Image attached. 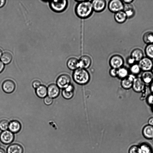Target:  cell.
Listing matches in <instances>:
<instances>
[{
    "label": "cell",
    "mask_w": 153,
    "mask_h": 153,
    "mask_svg": "<svg viewBox=\"0 0 153 153\" xmlns=\"http://www.w3.org/2000/svg\"><path fill=\"white\" fill-rule=\"evenodd\" d=\"M127 63L130 66L135 63L136 61L132 57L130 56L127 59Z\"/></svg>",
    "instance_id": "obj_38"
},
{
    "label": "cell",
    "mask_w": 153,
    "mask_h": 153,
    "mask_svg": "<svg viewBox=\"0 0 153 153\" xmlns=\"http://www.w3.org/2000/svg\"><path fill=\"white\" fill-rule=\"evenodd\" d=\"M32 86L34 89H36L41 85L40 81L38 80H35L32 82Z\"/></svg>",
    "instance_id": "obj_37"
},
{
    "label": "cell",
    "mask_w": 153,
    "mask_h": 153,
    "mask_svg": "<svg viewBox=\"0 0 153 153\" xmlns=\"http://www.w3.org/2000/svg\"><path fill=\"white\" fill-rule=\"evenodd\" d=\"M148 124L153 126V117H150L148 120Z\"/></svg>",
    "instance_id": "obj_40"
},
{
    "label": "cell",
    "mask_w": 153,
    "mask_h": 153,
    "mask_svg": "<svg viewBox=\"0 0 153 153\" xmlns=\"http://www.w3.org/2000/svg\"><path fill=\"white\" fill-rule=\"evenodd\" d=\"M93 10L100 12L103 11L106 6V2L103 0H95L91 1Z\"/></svg>",
    "instance_id": "obj_12"
},
{
    "label": "cell",
    "mask_w": 153,
    "mask_h": 153,
    "mask_svg": "<svg viewBox=\"0 0 153 153\" xmlns=\"http://www.w3.org/2000/svg\"><path fill=\"white\" fill-rule=\"evenodd\" d=\"M124 7L123 2L120 0H111L109 1L108 5V7L109 10L115 13L123 10Z\"/></svg>",
    "instance_id": "obj_5"
},
{
    "label": "cell",
    "mask_w": 153,
    "mask_h": 153,
    "mask_svg": "<svg viewBox=\"0 0 153 153\" xmlns=\"http://www.w3.org/2000/svg\"><path fill=\"white\" fill-rule=\"evenodd\" d=\"M124 3H125L126 4H131V3L134 1L133 0H124L123 1H122Z\"/></svg>",
    "instance_id": "obj_42"
},
{
    "label": "cell",
    "mask_w": 153,
    "mask_h": 153,
    "mask_svg": "<svg viewBox=\"0 0 153 153\" xmlns=\"http://www.w3.org/2000/svg\"><path fill=\"white\" fill-rule=\"evenodd\" d=\"M145 53L147 57L153 59V44L147 45L145 48Z\"/></svg>",
    "instance_id": "obj_30"
},
{
    "label": "cell",
    "mask_w": 153,
    "mask_h": 153,
    "mask_svg": "<svg viewBox=\"0 0 153 153\" xmlns=\"http://www.w3.org/2000/svg\"><path fill=\"white\" fill-rule=\"evenodd\" d=\"M143 39L144 42L147 45L153 44V32L148 31L145 33Z\"/></svg>",
    "instance_id": "obj_27"
},
{
    "label": "cell",
    "mask_w": 153,
    "mask_h": 153,
    "mask_svg": "<svg viewBox=\"0 0 153 153\" xmlns=\"http://www.w3.org/2000/svg\"><path fill=\"white\" fill-rule=\"evenodd\" d=\"M142 133L146 139H153V126L148 124L145 126L143 129Z\"/></svg>",
    "instance_id": "obj_17"
},
{
    "label": "cell",
    "mask_w": 153,
    "mask_h": 153,
    "mask_svg": "<svg viewBox=\"0 0 153 153\" xmlns=\"http://www.w3.org/2000/svg\"><path fill=\"white\" fill-rule=\"evenodd\" d=\"M149 87H148L146 85L144 90L141 92V94L140 97V99L141 101H143L146 100L147 97L149 94H148L149 90Z\"/></svg>",
    "instance_id": "obj_32"
},
{
    "label": "cell",
    "mask_w": 153,
    "mask_h": 153,
    "mask_svg": "<svg viewBox=\"0 0 153 153\" xmlns=\"http://www.w3.org/2000/svg\"><path fill=\"white\" fill-rule=\"evenodd\" d=\"M67 66L71 70H75L79 68V60L75 57L69 58L67 62Z\"/></svg>",
    "instance_id": "obj_21"
},
{
    "label": "cell",
    "mask_w": 153,
    "mask_h": 153,
    "mask_svg": "<svg viewBox=\"0 0 153 153\" xmlns=\"http://www.w3.org/2000/svg\"><path fill=\"white\" fill-rule=\"evenodd\" d=\"M79 68L86 69L88 68L91 63V59L90 56L84 55L79 59Z\"/></svg>",
    "instance_id": "obj_14"
},
{
    "label": "cell",
    "mask_w": 153,
    "mask_h": 153,
    "mask_svg": "<svg viewBox=\"0 0 153 153\" xmlns=\"http://www.w3.org/2000/svg\"><path fill=\"white\" fill-rule=\"evenodd\" d=\"M141 153H152L151 146L148 144L143 143L139 146Z\"/></svg>",
    "instance_id": "obj_29"
},
{
    "label": "cell",
    "mask_w": 153,
    "mask_h": 153,
    "mask_svg": "<svg viewBox=\"0 0 153 153\" xmlns=\"http://www.w3.org/2000/svg\"><path fill=\"white\" fill-rule=\"evenodd\" d=\"M126 14L127 18H131L134 16L135 14V10L134 6L131 4L124 5L123 10Z\"/></svg>",
    "instance_id": "obj_19"
},
{
    "label": "cell",
    "mask_w": 153,
    "mask_h": 153,
    "mask_svg": "<svg viewBox=\"0 0 153 153\" xmlns=\"http://www.w3.org/2000/svg\"><path fill=\"white\" fill-rule=\"evenodd\" d=\"M0 153H6V152L3 149L0 148Z\"/></svg>",
    "instance_id": "obj_44"
},
{
    "label": "cell",
    "mask_w": 153,
    "mask_h": 153,
    "mask_svg": "<svg viewBox=\"0 0 153 153\" xmlns=\"http://www.w3.org/2000/svg\"><path fill=\"white\" fill-rule=\"evenodd\" d=\"M146 85L140 77L136 76L134 79L132 88L137 93H141L144 89Z\"/></svg>",
    "instance_id": "obj_8"
},
{
    "label": "cell",
    "mask_w": 153,
    "mask_h": 153,
    "mask_svg": "<svg viewBox=\"0 0 153 153\" xmlns=\"http://www.w3.org/2000/svg\"><path fill=\"white\" fill-rule=\"evenodd\" d=\"M91 1H76L78 3L75 8L76 15L81 19H86L90 17L93 10Z\"/></svg>",
    "instance_id": "obj_1"
},
{
    "label": "cell",
    "mask_w": 153,
    "mask_h": 153,
    "mask_svg": "<svg viewBox=\"0 0 153 153\" xmlns=\"http://www.w3.org/2000/svg\"><path fill=\"white\" fill-rule=\"evenodd\" d=\"M2 88L5 93L10 94L14 91L16 88V85L13 80L7 79L3 82Z\"/></svg>",
    "instance_id": "obj_10"
},
{
    "label": "cell",
    "mask_w": 153,
    "mask_h": 153,
    "mask_svg": "<svg viewBox=\"0 0 153 153\" xmlns=\"http://www.w3.org/2000/svg\"><path fill=\"white\" fill-rule=\"evenodd\" d=\"M4 64L0 60V73H1L4 70Z\"/></svg>",
    "instance_id": "obj_41"
},
{
    "label": "cell",
    "mask_w": 153,
    "mask_h": 153,
    "mask_svg": "<svg viewBox=\"0 0 153 153\" xmlns=\"http://www.w3.org/2000/svg\"><path fill=\"white\" fill-rule=\"evenodd\" d=\"M1 146V143H0V147Z\"/></svg>",
    "instance_id": "obj_48"
},
{
    "label": "cell",
    "mask_w": 153,
    "mask_h": 153,
    "mask_svg": "<svg viewBox=\"0 0 153 153\" xmlns=\"http://www.w3.org/2000/svg\"><path fill=\"white\" fill-rule=\"evenodd\" d=\"M150 107H151V110L152 111V112L153 113V105H152Z\"/></svg>",
    "instance_id": "obj_45"
},
{
    "label": "cell",
    "mask_w": 153,
    "mask_h": 153,
    "mask_svg": "<svg viewBox=\"0 0 153 153\" xmlns=\"http://www.w3.org/2000/svg\"><path fill=\"white\" fill-rule=\"evenodd\" d=\"M6 1L5 0H0V8L2 7L5 4Z\"/></svg>",
    "instance_id": "obj_43"
},
{
    "label": "cell",
    "mask_w": 153,
    "mask_h": 153,
    "mask_svg": "<svg viewBox=\"0 0 153 153\" xmlns=\"http://www.w3.org/2000/svg\"><path fill=\"white\" fill-rule=\"evenodd\" d=\"M71 81V78L68 75L63 74L57 78L56 85L59 88L64 89L70 85Z\"/></svg>",
    "instance_id": "obj_7"
},
{
    "label": "cell",
    "mask_w": 153,
    "mask_h": 153,
    "mask_svg": "<svg viewBox=\"0 0 153 153\" xmlns=\"http://www.w3.org/2000/svg\"><path fill=\"white\" fill-rule=\"evenodd\" d=\"M44 102L45 104L47 105H51L53 103V99L48 96H46L44 98Z\"/></svg>",
    "instance_id": "obj_35"
},
{
    "label": "cell",
    "mask_w": 153,
    "mask_h": 153,
    "mask_svg": "<svg viewBox=\"0 0 153 153\" xmlns=\"http://www.w3.org/2000/svg\"><path fill=\"white\" fill-rule=\"evenodd\" d=\"M147 104L150 106L153 105V94H149L146 99Z\"/></svg>",
    "instance_id": "obj_34"
},
{
    "label": "cell",
    "mask_w": 153,
    "mask_h": 153,
    "mask_svg": "<svg viewBox=\"0 0 153 153\" xmlns=\"http://www.w3.org/2000/svg\"><path fill=\"white\" fill-rule=\"evenodd\" d=\"M124 60L119 55L116 54L112 56L109 60V64L112 68L118 69L123 66Z\"/></svg>",
    "instance_id": "obj_6"
},
{
    "label": "cell",
    "mask_w": 153,
    "mask_h": 153,
    "mask_svg": "<svg viewBox=\"0 0 153 153\" xmlns=\"http://www.w3.org/2000/svg\"><path fill=\"white\" fill-rule=\"evenodd\" d=\"M149 88L150 93L153 94V81L149 85Z\"/></svg>",
    "instance_id": "obj_39"
},
{
    "label": "cell",
    "mask_w": 153,
    "mask_h": 153,
    "mask_svg": "<svg viewBox=\"0 0 153 153\" xmlns=\"http://www.w3.org/2000/svg\"><path fill=\"white\" fill-rule=\"evenodd\" d=\"M12 58L11 54L8 52L4 53L1 58V62L4 64H7L11 61Z\"/></svg>",
    "instance_id": "obj_28"
},
{
    "label": "cell",
    "mask_w": 153,
    "mask_h": 153,
    "mask_svg": "<svg viewBox=\"0 0 153 153\" xmlns=\"http://www.w3.org/2000/svg\"><path fill=\"white\" fill-rule=\"evenodd\" d=\"M14 139V135L12 132L9 130L3 131L0 134V140L4 144L12 143Z\"/></svg>",
    "instance_id": "obj_9"
},
{
    "label": "cell",
    "mask_w": 153,
    "mask_h": 153,
    "mask_svg": "<svg viewBox=\"0 0 153 153\" xmlns=\"http://www.w3.org/2000/svg\"><path fill=\"white\" fill-rule=\"evenodd\" d=\"M21 128L20 123L17 120H12L9 123L8 128L12 133L18 132L20 131Z\"/></svg>",
    "instance_id": "obj_18"
},
{
    "label": "cell",
    "mask_w": 153,
    "mask_h": 153,
    "mask_svg": "<svg viewBox=\"0 0 153 153\" xmlns=\"http://www.w3.org/2000/svg\"><path fill=\"white\" fill-rule=\"evenodd\" d=\"M130 56L134 59L136 62H138L143 57V52L140 49L135 48L131 52Z\"/></svg>",
    "instance_id": "obj_20"
},
{
    "label": "cell",
    "mask_w": 153,
    "mask_h": 153,
    "mask_svg": "<svg viewBox=\"0 0 153 153\" xmlns=\"http://www.w3.org/2000/svg\"><path fill=\"white\" fill-rule=\"evenodd\" d=\"M140 77L146 85L150 84L153 81V74L151 71L143 72Z\"/></svg>",
    "instance_id": "obj_16"
},
{
    "label": "cell",
    "mask_w": 153,
    "mask_h": 153,
    "mask_svg": "<svg viewBox=\"0 0 153 153\" xmlns=\"http://www.w3.org/2000/svg\"><path fill=\"white\" fill-rule=\"evenodd\" d=\"M114 18L117 23H122L126 21L127 17L124 12L123 10H122L115 13Z\"/></svg>",
    "instance_id": "obj_24"
},
{
    "label": "cell",
    "mask_w": 153,
    "mask_h": 153,
    "mask_svg": "<svg viewBox=\"0 0 153 153\" xmlns=\"http://www.w3.org/2000/svg\"><path fill=\"white\" fill-rule=\"evenodd\" d=\"M117 69L112 68L110 71V74L111 76L113 77L117 76Z\"/></svg>",
    "instance_id": "obj_36"
},
{
    "label": "cell",
    "mask_w": 153,
    "mask_h": 153,
    "mask_svg": "<svg viewBox=\"0 0 153 153\" xmlns=\"http://www.w3.org/2000/svg\"><path fill=\"white\" fill-rule=\"evenodd\" d=\"M23 148L19 144H14L10 146L7 150V153H23Z\"/></svg>",
    "instance_id": "obj_23"
},
{
    "label": "cell",
    "mask_w": 153,
    "mask_h": 153,
    "mask_svg": "<svg viewBox=\"0 0 153 153\" xmlns=\"http://www.w3.org/2000/svg\"><path fill=\"white\" fill-rule=\"evenodd\" d=\"M68 1L66 0H54L51 1L50 5L51 9L57 12L64 11L68 5Z\"/></svg>",
    "instance_id": "obj_3"
},
{
    "label": "cell",
    "mask_w": 153,
    "mask_h": 153,
    "mask_svg": "<svg viewBox=\"0 0 153 153\" xmlns=\"http://www.w3.org/2000/svg\"><path fill=\"white\" fill-rule=\"evenodd\" d=\"M2 51L0 49V58H1V56H2Z\"/></svg>",
    "instance_id": "obj_46"
},
{
    "label": "cell",
    "mask_w": 153,
    "mask_h": 153,
    "mask_svg": "<svg viewBox=\"0 0 153 153\" xmlns=\"http://www.w3.org/2000/svg\"><path fill=\"white\" fill-rule=\"evenodd\" d=\"M130 74L137 76L142 71L138 64L135 63L130 66L129 69Z\"/></svg>",
    "instance_id": "obj_26"
},
{
    "label": "cell",
    "mask_w": 153,
    "mask_h": 153,
    "mask_svg": "<svg viewBox=\"0 0 153 153\" xmlns=\"http://www.w3.org/2000/svg\"><path fill=\"white\" fill-rule=\"evenodd\" d=\"M142 71H151L153 67V61L152 59L147 57H143L138 63Z\"/></svg>",
    "instance_id": "obj_4"
},
{
    "label": "cell",
    "mask_w": 153,
    "mask_h": 153,
    "mask_svg": "<svg viewBox=\"0 0 153 153\" xmlns=\"http://www.w3.org/2000/svg\"><path fill=\"white\" fill-rule=\"evenodd\" d=\"M36 94L40 98H43L48 95L47 88L44 85H41L36 89Z\"/></svg>",
    "instance_id": "obj_22"
},
{
    "label": "cell",
    "mask_w": 153,
    "mask_h": 153,
    "mask_svg": "<svg viewBox=\"0 0 153 153\" xmlns=\"http://www.w3.org/2000/svg\"><path fill=\"white\" fill-rule=\"evenodd\" d=\"M152 72V73L153 74V67L152 68V69L151 71Z\"/></svg>",
    "instance_id": "obj_47"
},
{
    "label": "cell",
    "mask_w": 153,
    "mask_h": 153,
    "mask_svg": "<svg viewBox=\"0 0 153 153\" xmlns=\"http://www.w3.org/2000/svg\"><path fill=\"white\" fill-rule=\"evenodd\" d=\"M48 96L53 99L57 97L60 93L59 88L55 84H50L47 88Z\"/></svg>",
    "instance_id": "obj_13"
},
{
    "label": "cell",
    "mask_w": 153,
    "mask_h": 153,
    "mask_svg": "<svg viewBox=\"0 0 153 153\" xmlns=\"http://www.w3.org/2000/svg\"><path fill=\"white\" fill-rule=\"evenodd\" d=\"M9 123L6 120L3 119L0 121V129L4 131L8 128Z\"/></svg>",
    "instance_id": "obj_31"
},
{
    "label": "cell",
    "mask_w": 153,
    "mask_h": 153,
    "mask_svg": "<svg viewBox=\"0 0 153 153\" xmlns=\"http://www.w3.org/2000/svg\"><path fill=\"white\" fill-rule=\"evenodd\" d=\"M129 70L127 68L123 66L117 69V76L120 79H122L129 74Z\"/></svg>",
    "instance_id": "obj_25"
},
{
    "label": "cell",
    "mask_w": 153,
    "mask_h": 153,
    "mask_svg": "<svg viewBox=\"0 0 153 153\" xmlns=\"http://www.w3.org/2000/svg\"><path fill=\"white\" fill-rule=\"evenodd\" d=\"M129 153H141L139 146H132L129 149Z\"/></svg>",
    "instance_id": "obj_33"
},
{
    "label": "cell",
    "mask_w": 153,
    "mask_h": 153,
    "mask_svg": "<svg viewBox=\"0 0 153 153\" xmlns=\"http://www.w3.org/2000/svg\"><path fill=\"white\" fill-rule=\"evenodd\" d=\"M136 77L130 74L127 77L122 79L121 82L122 87L125 90L132 88L133 82Z\"/></svg>",
    "instance_id": "obj_11"
},
{
    "label": "cell",
    "mask_w": 153,
    "mask_h": 153,
    "mask_svg": "<svg viewBox=\"0 0 153 153\" xmlns=\"http://www.w3.org/2000/svg\"><path fill=\"white\" fill-rule=\"evenodd\" d=\"M73 78L77 83L83 85L88 82L90 76L89 73L85 69L78 68L74 72Z\"/></svg>",
    "instance_id": "obj_2"
},
{
    "label": "cell",
    "mask_w": 153,
    "mask_h": 153,
    "mask_svg": "<svg viewBox=\"0 0 153 153\" xmlns=\"http://www.w3.org/2000/svg\"><path fill=\"white\" fill-rule=\"evenodd\" d=\"M74 86L70 84L67 87L63 89L62 91V95L65 99H70L74 95Z\"/></svg>",
    "instance_id": "obj_15"
}]
</instances>
